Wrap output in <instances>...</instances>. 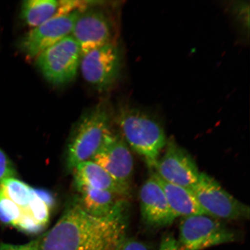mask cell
<instances>
[{"mask_svg":"<svg viewBox=\"0 0 250 250\" xmlns=\"http://www.w3.org/2000/svg\"><path fill=\"white\" fill-rule=\"evenodd\" d=\"M125 213L97 218L75 204L33 241L39 250H115L126 237Z\"/></svg>","mask_w":250,"mask_h":250,"instance_id":"cell-1","label":"cell"},{"mask_svg":"<svg viewBox=\"0 0 250 250\" xmlns=\"http://www.w3.org/2000/svg\"><path fill=\"white\" fill-rule=\"evenodd\" d=\"M115 121L127 146L154 168L167 142L161 125L145 111L126 104L118 106Z\"/></svg>","mask_w":250,"mask_h":250,"instance_id":"cell-2","label":"cell"},{"mask_svg":"<svg viewBox=\"0 0 250 250\" xmlns=\"http://www.w3.org/2000/svg\"><path fill=\"white\" fill-rule=\"evenodd\" d=\"M112 132L107 103L102 102L86 111L75 128L68 146L67 164L70 170L91 161Z\"/></svg>","mask_w":250,"mask_h":250,"instance_id":"cell-3","label":"cell"},{"mask_svg":"<svg viewBox=\"0 0 250 250\" xmlns=\"http://www.w3.org/2000/svg\"><path fill=\"white\" fill-rule=\"evenodd\" d=\"M81 58L80 47L70 35L41 53L36 62L48 83L61 86L71 82L76 77Z\"/></svg>","mask_w":250,"mask_h":250,"instance_id":"cell-4","label":"cell"},{"mask_svg":"<svg viewBox=\"0 0 250 250\" xmlns=\"http://www.w3.org/2000/svg\"><path fill=\"white\" fill-rule=\"evenodd\" d=\"M236 234L207 215L183 217L179 226V250H203L223 244L232 243Z\"/></svg>","mask_w":250,"mask_h":250,"instance_id":"cell-5","label":"cell"},{"mask_svg":"<svg viewBox=\"0 0 250 250\" xmlns=\"http://www.w3.org/2000/svg\"><path fill=\"white\" fill-rule=\"evenodd\" d=\"M205 214L215 219L236 220L249 218L250 208L222 187L214 178L205 173L191 189Z\"/></svg>","mask_w":250,"mask_h":250,"instance_id":"cell-6","label":"cell"},{"mask_svg":"<svg viewBox=\"0 0 250 250\" xmlns=\"http://www.w3.org/2000/svg\"><path fill=\"white\" fill-rule=\"evenodd\" d=\"M121 56L116 43H108L81 56L80 68L87 83L99 92L107 91L120 76Z\"/></svg>","mask_w":250,"mask_h":250,"instance_id":"cell-7","label":"cell"},{"mask_svg":"<svg viewBox=\"0 0 250 250\" xmlns=\"http://www.w3.org/2000/svg\"><path fill=\"white\" fill-rule=\"evenodd\" d=\"M77 10L32 28L21 37L18 48L28 59H33L45 49L71 35L80 12Z\"/></svg>","mask_w":250,"mask_h":250,"instance_id":"cell-8","label":"cell"},{"mask_svg":"<svg viewBox=\"0 0 250 250\" xmlns=\"http://www.w3.org/2000/svg\"><path fill=\"white\" fill-rule=\"evenodd\" d=\"M113 23L107 12L87 8L80 12L71 35L79 45L81 56L113 42Z\"/></svg>","mask_w":250,"mask_h":250,"instance_id":"cell-9","label":"cell"},{"mask_svg":"<svg viewBox=\"0 0 250 250\" xmlns=\"http://www.w3.org/2000/svg\"><path fill=\"white\" fill-rule=\"evenodd\" d=\"M165 148L154 166L155 173L166 182L191 189L201 174L195 161L173 139L167 140Z\"/></svg>","mask_w":250,"mask_h":250,"instance_id":"cell-10","label":"cell"},{"mask_svg":"<svg viewBox=\"0 0 250 250\" xmlns=\"http://www.w3.org/2000/svg\"><path fill=\"white\" fill-rule=\"evenodd\" d=\"M91 161L101 166L119 183L130 188L133 158L123 137L112 132Z\"/></svg>","mask_w":250,"mask_h":250,"instance_id":"cell-11","label":"cell"},{"mask_svg":"<svg viewBox=\"0 0 250 250\" xmlns=\"http://www.w3.org/2000/svg\"><path fill=\"white\" fill-rule=\"evenodd\" d=\"M139 195L141 214L148 226L164 228L173 223L176 217L155 173L144 183Z\"/></svg>","mask_w":250,"mask_h":250,"instance_id":"cell-12","label":"cell"},{"mask_svg":"<svg viewBox=\"0 0 250 250\" xmlns=\"http://www.w3.org/2000/svg\"><path fill=\"white\" fill-rule=\"evenodd\" d=\"M90 2L78 0H27L21 5L20 18L32 29L52 19L88 8Z\"/></svg>","mask_w":250,"mask_h":250,"instance_id":"cell-13","label":"cell"},{"mask_svg":"<svg viewBox=\"0 0 250 250\" xmlns=\"http://www.w3.org/2000/svg\"><path fill=\"white\" fill-rule=\"evenodd\" d=\"M80 193L79 205L87 214L97 218H107L123 213L126 202L114 193L83 186L77 188Z\"/></svg>","mask_w":250,"mask_h":250,"instance_id":"cell-14","label":"cell"},{"mask_svg":"<svg viewBox=\"0 0 250 250\" xmlns=\"http://www.w3.org/2000/svg\"><path fill=\"white\" fill-rule=\"evenodd\" d=\"M75 186L107 190L122 197L130 195V188L122 185L101 166L92 161L83 162L73 169Z\"/></svg>","mask_w":250,"mask_h":250,"instance_id":"cell-15","label":"cell"},{"mask_svg":"<svg viewBox=\"0 0 250 250\" xmlns=\"http://www.w3.org/2000/svg\"><path fill=\"white\" fill-rule=\"evenodd\" d=\"M155 174L163 188L168 205L176 218L206 215L191 189L166 182Z\"/></svg>","mask_w":250,"mask_h":250,"instance_id":"cell-16","label":"cell"},{"mask_svg":"<svg viewBox=\"0 0 250 250\" xmlns=\"http://www.w3.org/2000/svg\"><path fill=\"white\" fill-rule=\"evenodd\" d=\"M0 191L21 208V215H27L28 208L36 195L34 188L12 177L0 184Z\"/></svg>","mask_w":250,"mask_h":250,"instance_id":"cell-17","label":"cell"},{"mask_svg":"<svg viewBox=\"0 0 250 250\" xmlns=\"http://www.w3.org/2000/svg\"><path fill=\"white\" fill-rule=\"evenodd\" d=\"M21 215V208L0 191V221L15 227Z\"/></svg>","mask_w":250,"mask_h":250,"instance_id":"cell-18","label":"cell"},{"mask_svg":"<svg viewBox=\"0 0 250 250\" xmlns=\"http://www.w3.org/2000/svg\"><path fill=\"white\" fill-rule=\"evenodd\" d=\"M51 210L46 203L36 194L28 208L27 215L45 227L48 223Z\"/></svg>","mask_w":250,"mask_h":250,"instance_id":"cell-19","label":"cell"},{"mask_svg":"<svg viewBox=\"0 0 250 250\" xmlns=\"http://www.w3.org/2000/svg\"><path fill=\"white\" fill-rule=\"evenodd\" d=\"M17 172L13 164L5 153L0 148V184L9 178L15 177Z\"/></svg>","mask_w":250,"mask_h":250,"instance_id":"cell-20","label":"cell"},{"mask_svg":"<svg viewBox=\"0 0 250 250\" xmlns=\"http://www.w3.org/2000/svg\"><path fill=\"white\" fill-rule=\"evenodd\" d=\"M115 250H150L147 245L135 239L125 238Z\"/></svg>","mask_w":250,"mask_h":250,"instance_id":"cell-21","label":"cell"},{"mask_svg":"<svg viewBox=\"0 0 250 250\" xmlns=\"http://www.w3.org/2000/svg\"><path fill=\"white\" fill-rule=\"evenodd\" d=\"M158 250H179L177 242L171 234H167L162 237Z\"/></svg>","mask_w":250,"mask_h":250,"instance_id":"cell-22","label":"cell"},{"mask_svg":"<svg viewBox=\"0 0 250 250\" xmlns=\"http://www.w3.org/2000/svg\"><path fill=\"white\" fill-rule=\"evenodd\" d=\"M34 192L39 198L45 202L50 208H52L55 205V199L54 196L48 190L34 188Z\"/></svg>","mask_w":250,"mask_h":250,"instance_id":"cell-23","label":"cell"},{"mask_svg":"<svg viewBox=\"0 0 250 250\" xmlns=\"http://www.w3.org/2000/svg\"><path fill=\"white\" fill-rule=\"evenodd\" d=\"M0 250H39L34 241L21 245H9V244H1L0 245Z\"/></svg>","mask_w":250,"mask_h":250,"instance_id":"cell-24","label":"cell"}]
</instances>
